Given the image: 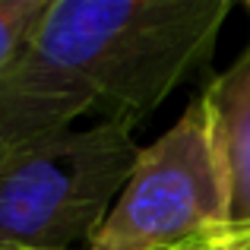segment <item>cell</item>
<instances>
[{"instance_id":"cell-3","label":"cell","mask_w":250,"mask_h":250,"mask_svg":"<svg viewBox=\"0 0 250 250\" xmlns=\"http://www.w3.org/2000/svg\"><path fill=\"white\" fill-rule=\"evenodd\" d=\"M231 234L228 177L206 95L140 149L127 187L89 250H177Z\"/></svg>"},{"instance_id":"cell-8","label":"cell","mask_w":250,"mask_h":250,"mask_svg":"<svg viewBox=\"0 0 250 250\" xmlns=\"http://www.w3.org/2000/svg\"><path fill=\"white\" fill-rule=\"evenodd\" d=\"M247 10H250V3H247Z\"/></svg>"},{"instance_id":"cell-6","label":"cell","mask_w":250,"mask_h":250,"mask_svg":"<svg viewBox=\"0 0 250 250\" xmlns=\"http://www.w3.org/2000/svg\"><path fill=\"white\" fill-rule=\"evenodd\" d=\"M244 244H250L241 234H228V238H215V241H196V244L177 247V250H241Z\"/></svg>"},{"instance_id":"cell-7","label":"cell","mask_w":250,"mask_h":250,"mask_svg":"<svg viewBox=\"0 0 250 250\" xmlns=\"http://www.w3.org/2000/svg\"><path fill=\"white\" fill-rule=\"evenodd\" d=\"M241 250H250V244H244V247H241Z\"/></svg>"},{"instance_id":"cell-4","label":"cell","mask_w":250,"mask_h":250,"mask_svg":"<svg viewBox=\"0 0 250 250\" xmlns=\"http://www.w3.org/2000/svg\"><path fill=\"white\" fill-rule=\"evenodd\" d=\"M228 177L231 234L250 241V44L203 89Z\"/></svg>"},{"instance_id":"cell-5","label":"cell","mask_w":250,"mask_h":250,"mask_svg":"<svg viewBox=\"0 0 250 250\" xmlns=\"http://www.w3.org/2000/svg\"><path fill=\"white\" fill-rule=\"evenodd\" d=\"M48 3L51 0H0V76L13 67Z\"/></svg>"},{"instance_id":"cell-1","label":"cell","mask_w":250,"mask_h":250,"mask_svg":"<svg viewBox=\"0 0 250 250\" xmlns=\"http://www.w3.org/2000/svg\"><path fill=\"white\" fill-rule=\"evenodd\" d=\"M228 13L231 0H51L0 76V143L80 117L133 133L209 63Z\"/></svg>"},{"instance_id":"cell-2","label":"cell","mask_w":250,"mask_h":250,"mask_svg":"<svg viewBox=\"0 0 250 250\" xmlns=\"http://www.w3.org/2000/svg\"><path fill=\"white\" fill-rule=\"evenodd\" d=\"M136 155L111 124L0 143V250H89Z\"/></svg>"}]
</instances>
